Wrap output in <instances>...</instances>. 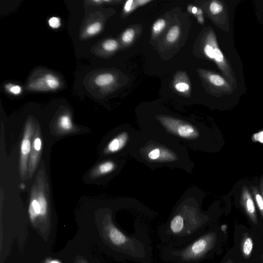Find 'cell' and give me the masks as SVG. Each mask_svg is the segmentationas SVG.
<instances>
[{
  "label": "cell",
  "mask_w": 263,
  "mask_h": 263,
  "mask_svg": "<svg viewBox=\"0 0 263 263\" xmlns=\"http://www.w3.org/2000/svg\"><path fill=\"white\" fill-rule=\"evenodd\" d=\"M128 154L151 167H177L191 172L194 164L185 146L167 137L136 131Z\"/></svg>",
  "instance_id": "cell-1"
},
{
  "label": "cell",
  "mask_w": 263,
  "mask_h": 263,
  "mask_svg": "<svg viewBox=\"0 0 263 263\" xmlns=\"http://www.w3.org/2000/svg\"><path fill=\"white\" fill-rule=\"evenodd\" d=\"M155 120L156 122L154 124L142 125L141 129L167 137L181 144L183 142L184 146L197 150L198 143L202 135L198 125L165 115H156Z\"/></svg>",
  "instance_id": "cell-2"
},
{
  "label": "cell",
  "mask_w": 263,
  "mask_h": 263,
  "mask_svg": "<svg viewBox=\"0 0 263 263\" xmlns=\"http://www.w3.org/2000/svg\"><path fill=\"white\" fill-rule=\"evenodd\" d=\"M205 56L213 60L222 72L223 77L233 86L237 87V81L232 68L219 47L214 32L210 30L206 35L203 46Z\"/></svg>",
  "instance_id": "cell-3"
},
{
  "label": "cell",
  "mask_w": 263,
  "mask_h": 263,
  "mask_svg": "<svg viewBox=\"0 0 263 263\" xmlns=\"http://www.w3.org/2000/svg\"><path fill=\"white\" fill-rule=\"evenodd\" d=\"M203 223L196 209L184 206L172 217L170 228L173 234L184 236L197 230Z\"/></svg>",
  "instance_id": "cell-4"
},
{
  "label": "cell",
  "mask_w": 263,
  "mask_h": 263,
  "mask_svg": "<svg viewBox=\"0 0 263 263\" xmlns=\"http://www.w3.org/2000/svg\"><path fill=\"white\" fill-rule=\"evenodd\" d=\"M216 240L215 233H207L180 252L179 256L186 261L199 259L214 247Z\"/></svg>",
  "instance_id": "cell-5"
},
{
  "label": "cell",
  "mask_w": 263,
  "mask_h": 263,
  "mask_svg": "<svg viewBox=\"0 0 263 263\" xmlns=\"http://www.w3.org/2000/svg\"><path fill=\"white\" fill-rule=\"evenodd\" d=\"M34 130L32 122L28 120L25 124L20 145L19 167L22 179H24L28 173V161Z\"/></svg>",
  "instance_id": "cell-6"
},
{
  "label": "cell",
  "mask_w": 263,
  "mask_h": 263,
  "mask_svg": "<svg viewBox=\"0 0 263 263\" xmlns=\"http://www.w3.org/2000/svg\"><path fill=\"white\" fill-rule=\"evenodd\" d=\"M136 131L129 127L122 130L108 142L104 149V153L106 155L116 154L125 150L128 153Z\"/></svg>",
  "instance_id": "cell-7"
},
{
  "label": "cell",
  "mask_w": 263,
  "mask_h": 263,
  "mask_svg": "<svg viewBox=\"0 0 263 263\" xmlns=\"http://www.w3.org/2000/svg\"><path fill=\"white\" fill-rule=\"evenodd\" d=\"M201 75L213 92L218 95H231L235 88L224 77L215 72L202 70Z\"/></svg>",
  "instance_id": "cell-8"
},
{
  "label": "cell",
  "mask_w": 263,
  "mask_h": 263,
  "mask_svg": "<svg viewBox=\"0 0 263 263\" xmlns=\"http://www.w3.org/2000/svg\"><path fill=\"white\" fill-rule=\"evenodd\" d=\"M209 11L221 29L228 31L230 27V21L227 6L221 2L214 0L210 2Z\"/></svg>",
  "instance_id": "cell-9"
},
{
  "label": "cell",
  "mask_w": 263,
  "mask_h": 263,
  "mask_svg": "<svg viewBox=\"0 0 263 263\" xmlns=\"http://www.w3.org/2000/svg\"><path fill=\"white\" fill-rule=\"evenodd\" d=\"M42 149V140L39 127L35 128L32 140L28 161V174L30 178L33 176L37 166Z\"/></svg>",
  "instance_id": "cell-10"
},
{
  "label": "cell",
  "mask_w": 263,
  "mask_h": 263,
  "mask_svg": "<svg viewBox=\"0 0 263 263\" xmlns=\"http://www.w3.org/2000/svg\"><path fill=\"white\" fill-rule=\"evenodd\" d=\"M241 203L247 214L254 223H257L256 208L254 201L247 189L244 188L241 195Z\"/></svg>",
  "instance_id": "cell-11"
},
{
  "label": "cell",
  "mask_w": 263,
  "mask_h": 263,
  "mask_svg": "<svg viewBox=\"0 0 263 263\" xmlns=\"http://www.w3.org/2000/svg\"><path fill=\"white\" fill-rule=\"evenodd\" d=\"M116 168L117 164L114 161H105L95 167L90 173V176L91 178H96L107 175L112 173Z\"/></svg>",
  "instance_id": "cell-12"
},
{
  "label": "cell",
  "mask_w": 263,
  "mask_h": 263,
  "mask_svg": "<svg viewBox=\"0 0 263 263\" xmlns=\"http://www.w3.org/2000/svg\"><path fill=\"white\" fill-rule=\"evenodd\" d=\"M58 127L61 131L64 133L71 130L73 128V124L70 117L66 114L62 115L59 118Z\"/></svg>",
  "instance_id": "cell-13"
},
{
  "label": "cell",
  "mask_w": 263,
  "mask_h": 263,
  "mask_svg": "<svg viewBox=\"0 0 263 263\" xmlns=\"http://www.w3.org/2000/svg\"><path fill=\"white\" fill-rule=\"evenodd\" d=\"M115 78L112 74L105 73L98 75L95 80L96 84L100 87L108 86L114 81Z\"/></svg>",
  "instance_id": "cell-14"
},
{
  "label": "cell",
  "mask_w": 263,
  "mask_h": 263,
  "mask_svg": "<svg viewBox=\"0 0 263 263\" xmlns=\"http://www.w3.org/2000/svg\"><path fill=\"white\" fill-rule=\"evenodd\" d=\"M241 246L243 255L246 257H249L251 255L253 248V242L252 238L246 236L241 242Z\"/></svg>",
  "instance_id": "cell-15"
},
{
  "label": "cell",
  "mask_w": 263,
  "mask_h": 263,
  "mask_svg": "<svg viewBox=\"0 0 263 263\" xmlns=\"http://www.w3.org/2000/svg\"><path fill=\"white\" fill-rule=\"evenodd\" d=\"M180 33V27L177 25L172 26L166 35V40L168 43H173L179 37Z\"/></svg>",
  "instance_id": "cell-16"
},
{
  "label": "cell",
  "mask_w": 263,
  "mask_h": 263,
  "mask_svg": "<svg viewBox=\"0 0 263 263\" xmlns=\"http://www.w3.org/2000/svg\"><path fill=\"white\" fill-rule=\"evenodd\" d=\"M44 79L46 87L50 89H55L60 85V82L58 79L52 74H46Z\"/></svg>",
  "instance_id": "cell-17"
},
{
  "label": "cell",
  "mask_w": 263,
  "mask_h": 263,
  "mask_svg": "<svg viewBox=\"0 0 263 263\" xmlns=\"http://www.w3.org/2000/svg\"><path fill=\"white\" fill-rule=\"evenodd\" d=\"M166 21L162 18L157 20L153 24L152 27L153 33L154 35L159 34L165 27Z\"/></svg>",
  "instance_id": "cell-18"
},
{
  "label": "cell",
  "mask_w": 263,
  "mask_h": 263,
  "mask_svg": "<svg viewBox=\"0 0 263 263\" xmlns=\"http://www.w3.org/2000/svg\"><path fill=\"white\" fill-rule=\"evenodd\" d=\"M135 35V32L133 29H127L122 35V40L125 44H129L134 40Z\"/></svg>",
  "instance_id": "cell-19"
},
{
  "label": "cell",
  "mask_w": 263,
  "mask_h": 263,
  "mask_svg": "<svg viewBox=\"0 0 263 263\" xmlns=\"http://www.w3.org/2000/svg\"><path fill=\"white\" fill-rule=\"evenodd\" d=\"M118 47V44L117 42L112 39L107 40L103 43V48L108 52L115 51Z\"/></svg>",
  "instance_id": "cell-20"
},
{
  "label": "cell",
  "mask_w": 263,
  "mask_h": 263,
  "mask_svg": "<svg viewBox=\"0 0 263 263\" xmlns=\"http://www.w3.org/2000/svg\"><path fill=\"white\" fill-rule=\"evenodd\" d=\"M102 28V25L99 22H95L89 25L86 28L87 34L92 35L98 33Z\"/></svg>",
  "instance_id": "cell-21"
},
{
  "label": "cell",
  "mask_w": 263,
  "mask_h": 263,
  "mask_svg": "<svg viewBox=\"0 0 263 263\" xmlns=\"http://www.w3.org/2000/svg\"><path fill=\"white\" fill-rule=\"evenodd\" d=\"M174 87L176 90L182 93L186 92L190 88L189 84L184 81H177L174 84Z\"/></svg>",
  "instance_id": "cell-22"
},
{
  "label": "cell",
  "mask_w": 263,
  "mask_h": 263,
  "mask_svg": "<svg viewBox=\"0 0 263 263\" xmlns=\"http://www.w3.org/2000/svg\"><path fill=\"white\" fill-rule=\"evenodd\" d=\"M253 194L254 195V198L255 199V201L258 209L262 215L263 218V198L262 196L258 192L256 189L253 188Z\"/></svg>",
  "instance_id": "cell-23"
},
{
  "label": "cell",
  "mask_w": 263,
  "mask_h": 263,
  "mask_svg": "<svg viewBox=\"0 0 263 263\" xmlns=\"http://www.w3.org/2000/svg\"><path fill=\"white\" fill-rule=\"evenodd\" d=\"M138 6H140V5L138 1L128 0L126 2L124 5V11L125 13H129Z\"/></svg>",
  "instance_id": "cell-24"
},
{
  "label": "cell",
  "mask_w": 263,
  "mask_h": 263,
  "mask_svg": "<svg viewBox=\"0 0 263 263\" xmlns=\"http://www.w3.org/2000/svg\"><path fill=\"white\" fill-rule=\"evenodd\" d=\"M6 88L11 93L14 95H18L21 92V87L18 85L9 84L6 85Z\"/></svg>",
  "instance_id": "cell-25"
},
{
  "label": "cell",
  "mask_w": 263,
  "mask_h": 263,
  "mask_svg": "<svg viewBox=\"0 0 263 263\" xmlns=\"http://www.w3.org/2000/svg\"><path fill=\"white\" fill-rule=\"evenodd\" d=\"M48 23L49 26L53 28H58L61 25L60 19L55 16L51 17L48 21Z\"/></svg>",
  "instance_id": "cell-26"
},
{
  "label": "cell",
  "mask_w": 263,
  "mask_h": 263,
  "mask_svg": "<svg viewBox=\"0 0 263 263\" xmlns=\"http://www.w3.org/2000/svg\"><path fill=\"white\" fill-rule=\"evenodd\" d=\"M255 138L260 142L263 143V131L256 134Z\"/></svg>",
  "instance_id": "cell-27"
},
{
  "label": "cell",
  "mask_w": 263,
  "mask_h": 263,
  "mask_svg": "<svg viewBox=\"0 0 263 263\" xmlns=\"http://www.w3.org/2000/svg\"><path fill=\"white\" fill-rule=\"evenodd\" d=\"M197 11V9L196 7H193V8L192 9V12L194 14L196 13Z\"/></svg>",
  "instance_id": "cell-28"
},
{
  "label": "cell",
  "mask_w": 263,
  "mask_h": 263,
  "mask_svg": "<svg viewBox=\"0 0 263 263\" xmlns=\"http://www.w3.org/2000/svg\"><path fill=\"white\" fill-rule=\"evenodd\" d=\"M198 20L200 22L202 23L203 22V18L201 16H199L198 18Z\"/></svg>",
  "instance_id": "cell-29"
},
{
  "label": "cell",
  "mask_w": 263,
  "mask_h": 263,
  "mask_svg": "<svg viewBox=\"0 0 263 263\" xmlns=\"http://www.w3.org/2000/svg\"><path fill=\"white\" fill-rule=\"evenodd\" d=\"M262 181H263V179H262ZM261 189L262 195V198H263V182H261Z\"/></svg>",
  "instance_id": "cell-30"
},
{
  "label": "cell",
  "mask_w": 263,
  "mask_h": 263,
  "mask_svg": "<svg viewBox=\"0 0 263 263\" xmlns=\"http://www.w3.org/2000/svg\"><path fill=\"white\" fill-rule=\"evenodd\" d=\"M261 263H263V253L262 254V255L261 256Z\"/></svg>",
  "instance_id": "cell-31"
},
{
  "label": "cell",
  "mask_w": 263,
  "mask_h": 263,
  "mask_svg": "<svg viewBox=\"0 0 263 263\" xmlns=\"http://www.w3.org/2000/svg\"><path fill=\"white\" fill-rule=\"evenodd\" d=\"M50 263H60L59 261H52Z\"/></svg>",
  "instance_id": "cell-32"
},
{
  "label": "cell",
  "mask_w": 263,
  "mask_h": 263,
  "mask_svg": "<svg viewBox=\"0 0 263 263\" xmlns=\"http://www.w3.org/2000/svg\"><path fill=\"white\" fill-rule=\"evenodd\" d=\"M226 263H232V262L231 261H228L227 262H226Z\"/></svg>",
  "instance_id": "cell-33"
}]
</instances>
